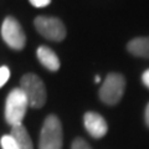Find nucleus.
I'll list each match as a JSON object with an SVG mask.
<instances>
[{
    "instance_id": "0eeeda50",
    "label": "nucleus",
    "mask_w": 149,
    "mask_h": 149,
    "mask_svg": "<svg viewBox=\"0 0 149 149\" xmlns=\"http://www.w3.org/2000/svg\"><path fill=\"white\" fill-rule=\"evenodd\" d=\"M83 124H85V128L90 136L100 139L103 138L107 132H108V124H107L106 119L102 117L100 113H96V112H87L83 116Z\"/></svg>"
},
{
    "instance_id": "f8f14e48",
    "label": "nucleus",
    "mask_w": 149,
    "mask_h": 149,
    "mask_svg": "<svg viewBox=\"0 0 149 149\" xmlns=\"http://www.w3.org/2000/svg\"><path fill=\"white\" fill-rule=\"evenodd\" d=\"M71 149H92L83 138H76L71 144Z\"/></svg>"
},
{
    "instance_id": "2eb2a0df",
    "label": "nucleus",
    "mask_w": 149,
    "mask_h": 149,
    "mask_svg": "<svg viewBox=\"0 0 149 149\" xmlns=\"http://www.w3.org/2000/svg\"><path fill=\"white\" fill-rule=\"evenodd\" d=\"M142 82L149 88V70L144 71V73L142 74Z\"/></svg>"
},
{
    "instance_id": "dca6fc26",
    "label": "nucleus",
    "mask_w": 149,
    "mask_h": 149,
    "mask_svg": "<svg viewBox=\"0 0 149 149\" xmlns=\"http://www.w3.org/2000/svg\"><path fill=\"white\" fill-rule=\"evenodd\" d=\"M144 118H146V124L148 125V128H149V103H148L147 107H146V113H144Z\"/></svg>"
},
{
    "instance_id": "423d86ee",
    "label": "nucleus",
    "mask_w": 149,
    "mask_h": 149,
    "mask_svg": "<svg viewBox=\"0 0 149 149\" xmlns=\"http://www.w3.org/2000/svg\"><path fill=\"white\" fill-rule=\"evenodd\" d=\"M1 36L9 47L14 50H22L26 44V35L15 17L8 16L1 25Z\"/></svg>"
},
{
    "instance_id": "ddd939ff",
    "label": "nucleus",
    "mask_w": 149,
    "mask_h": 149,
    "mask_svg": "<svg viewBox=\"0 0 149 149\" xmlns=\"http://www.w3.org/2000/svg\"><path fill=\"white\" fill-rule=\"evenodd\" d=\"M9 77H10V70L6 66H1L0 67V87H3L8 82Z\"/></svg>"
},
{
    "instance_id": "9d476101",
    "label": "nucleus",
    "mask_w": 149,
    "mask_h": 149,
    "mask_svg": "<svg viewBox=\"0 0 149 149\" xmlns=\"http://www.w3.org/2000/svg\"><path fill=\"white\" fill-rule=\"evenodd\" d=\"M127 49L134 56L149 58V37H136L130 40Z\"/></svg>"
},
{
    "instance_id": "1a4fd4ad",
    "label": "nucleus",
    "mask_w": 149,
    "mask_h": 149,
    "mask_svg": "<svg viewBox=\"0 0 149 149\" xmlns=\"http://www.w3.org/2000/svg\"><path fill=\"white\" fill-rule=\"evenodd\" d=\"M10 137L14 139V142L17 144V147L20 149H34V144H32L30 134L27 133V130L22 125V123L13 125Z\"/></svg>"
},
{
    "instance_id": "f257e3e1",
    "label": "nucleus",
    "mask_w": 149,
    "mask_h": 149,
    "mask_svg": "<svg viewBox=\"0 0 149 149\" xmlns=\"http://www.w3.org/2000/svg\"><path fill=\"white\" fill-rule=\"evenodd\" d=\"M20 90L24 92L29 107L41 108L46 103V87L41 78L35 73H25L20 80Z\"/></svg>"
},
{
    "instance_id": "39448f33",
    "label": "nucleus",
    "mask_w": 149,
    "mask_h": 149,
    "mask_svg": "<svg viewBox=\"0 0 149 149\" xmlns=\"http://www.w3.org/2000/svg\"><path fill=\"white\" fill-rule=\"evenodd\" d=\"M34 25L37 32L45 39L51 41H62L66 37V27L57 17L39 16L35 19Z\"/></svg>"
},
{
    "instance_id": "20e7f679",
    "label": "nucleus",
    "mask_w": 149,
    "mask_h": 149,
    "mask_svg": "<svg viewBox=\"0 0 149 149\" xmlns=\"http://www.w3.org/2000/svg\"><path fill=\"white\" fill-rule=\"evenodd\" d=\"M125 90V78L123 74L112 72L106 77L100 88V98L103 103L114 106L122 100Z\"/></svg>"
},
{
    "instance_id": "f3484780",
    "label": "nucleus",
    "mask_w": 149,
    "mask_h": 149,
    "mask_svg": "<svg viewBox=\"0 0 149 149\" xmlns=\"http://www.w3.org/2000/svg\"><path fill=\"white\" fill-rule=\"evenodd\" d=\"M95 81H96V82H100V81H101V77H100V76H96V77H95Z\"/></svg>"
},
{
    "instance_id": "6e6552de",
    "label": "nucleus",
    "mask_w": 149,
    "mask_h": 149,
    "mask_svg": "<svg viewBox=\"0 0 149 149\" xmlns=\"http://www.w3.org/2000/svg\"><path fill=\"white\" fill-rule=\"evenodd\" d=\"M36 55H37V60L41 62V65L45 68H47L52 72L58 71L61 63H60V60L54 50H51L47 46H40L36 51Z\"/></svg>"
},
{
    "instance_id": "4468645a",
    "label": "nucleus",
    "mask_w": 149,
    "mask_h": 149,
    "mask_svg": "<svg viewBox=\"0 0 149 149\" xmlns=\"http://www.w3.org/2000/svg\"><path fill=\"white\" fill-rule=\"evenodd\" d=\"M31 3V5H34L35 8H45L50 5L51 0H29Z\"/></svg>"
},
{
    "instance_id": "9b49d317",
    "label": "nucleus",
    "mask_w": 149,
    "mask_h": 149,
    "mask_svg": "<svg viewBox=\"0 0 149 149\" xmlns=\"http://www.w3.org/2000/svg\"><path fill=\"white\" fill-rule=\"evenodd\" d=\"M0 146H1V149H20L17 147V144L14 142V139L10 137V134H6V136L1 137Z\"/></svg>"
},
{
    "instance_id": "f03ea898",
    "label": "nucleus",
    "mask_w": 149,
    "mask_h": 149,
    "mask_svg": "<svg viewBox=\"0 0 149 149\" xmlns=\"http://www.w3.org/2000/svg\"><path fill=\"white\" fill-rule=\"evenodd\" d=\"M63 132L57 116L50 114L45 118L40 133L39 149H62Z\"/></svg>"
},
{
    "instance_id": "7ed1b4c3",
    "label": "nucleus",
    "mask_w": 149,
    "mask_h": 149,
    "mask_svg": "<svg viewBox=\"0 0 149 149\" xmlns=\"http://www.w3.org/2000/svg\"><path fill=\"white\" fill-rule=\"evenodd\" d=\"M29 107L27 100L20 88H14L9 93L5 102V119L11 127L16 124H21L26 114V109Z\"/></svg>"
}]
</instances>
